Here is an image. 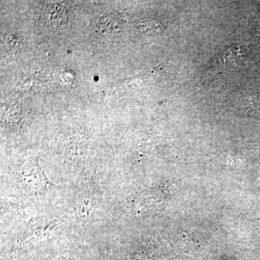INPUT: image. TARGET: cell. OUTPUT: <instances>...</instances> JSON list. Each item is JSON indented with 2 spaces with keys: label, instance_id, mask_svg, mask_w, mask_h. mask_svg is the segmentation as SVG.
I'll use <instances>...</instances> for the list:
<instances>
[{
  "label": "cell",
  "instance_id": "obj_1",
  "mask_svg": "<svg viewBox=\"0 0 260 260\" xmlns=\"http://www.w3.org/2000/svg\"><path fill=\"white\" fill-rule=\"evenodd\" d=\"M124 19L116 12H109L101 15L94 21L93 30L97 37L103 40H113L124 30Z\"/></svg>",
  "mask_w": 260,
  "mask_h": 260
},
{
  "label": "cell",
  "instance_id": "obj_2",
  "mask_svg": "<svg viewBox=\"0 0 260 260\" xmlns=\"http://www.w3.org/2000/svg\"><path fill=\"white\" fill-rule=\"evenodd\" d=\"M41 20L49 30H60L68 25L69 13L63 5L51 3L43 10Z\"/></svg>",
  "mask_w": 260,
  "mask_h": 260
},
{
  "label": "cell",
  "instance_id": "obj_3",
  "mask_svg": "<svg viewBox=\"0 0 260 260\" xmlns=\"http://www.w3.org/2000/svg\"><path fill=\"white\" fill-rule=\"evenodd\" d=\"M20 182L24 189L30 192L42 190L49 184L37 164H25L20 174Z\"/></svg>",
  "mask_w": 260,
  "mask_h": 260
}]
</instances>
